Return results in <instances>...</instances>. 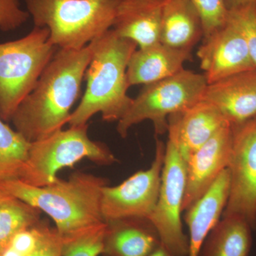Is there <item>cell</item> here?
<instances>
[{
    "label": "cell",
    "mask_w": 256,
    "mask_h": 256,
    "mask_svg": "<svg viewBox=\"0 0 256 256\" xmlns=\"http://www.w3.org/2000/svg\"><path fill=\"white\" fill-rule=\"evenodd\" d=\"M106 222L62 237L63 256H98L104 252Z\"/></svg>",
    "instance_id": "603a6c76"
},
{
    "label": "cell",
    "mask_w": 256,
    "mask_h": 256,
    "mask_svg": "<svg viewBox=\"0 0 256 256\" xmlns=\"http://www.w3.org/2000/svg\"><path fill=\"white\" fill-rule=\"evenodd\" d=\"M207 84L204 74L184 68L168 78L144 85L118 122V133L126 138L133 126L150 120L156 134H164L168 132L169 116L201 100Z\"/></svg>",
    "instance_id": "52a82bcc"
},
{
    "label": "cell",
    "mask_w": 256,
    "mask_h": 256,
    "mask_svg": "<svg viewBox=\"0 0 256 256\" xmlns=\"http://www.w3.org/2000/svg\"><path fill=\"white\" fill-rule=\"evenodd\" d=\"M202 100L220 110L232 126L256 118V68L207 84Z\"/></svg>",
    "instance_id": "5bb4252c"
},
{
    "label": "cell",
    "mask_w": 256,
    "mask_h": 256,
    "mask_svg": "<svg viewBox=\"0 0 256 256\" xmlns=\"http://www.w3.org/2000/svg\"><path fill=\"white\" fill-rule=\"evenodd\" d=\"M41 212L0 191V256L9 246L14 234L40 220Z\"/></svg>",
    "instance_id": "44dd1931"
},
{
    "label": "cell",
    "mask_w": 256,
    "mask_h": 256,
    "mask_svg": "<svg viewBox=\"0 0 256 256\" xmlns=\"http://www.w3.org/2000/svg\"><path fill=\"white\" fill-rule=\"evenodd\" d=\"M90 60L88 44L79 50L57 48L11 119L15 130L28 142L43 139L68 124Z\"/></svg>",
    "instance_id": "6da1fadb"
},
{
    "label": "cell",
    "mask_w": 256,
    "mask_h": 256,
    "mask_svg": "<svg viewBox=\"0 0 256 256\" xmlns=\"http://www.w3.org/2000/svg\"><path fill=\"white\" fill-rule=\"evenodd\" d=\"M122 0H25L34 26L62 50H79L114 26Z\"/></svg>",
    "instance_id": "277c9868"
},
{
    "label": "cell",
    "mask_w": 256,
    "mask_h": 256,
    "mask_svg": "<svg viewBox=\"0 0 256 256\" xmlns=\"http://www.w3.org/2000/svg\"><path fill=\"white\" fill-rule=\"evenodd\" d=\"M233 126L226 124L186 162V182L183 212L212 186L230 162L233 149Z\"/></svg>",
    "instance_id": "7c38bea8"
},
{
    "label": "cell",
    "mask_w": 256,
    "mask_h": 256,
    "mask_svg": "<svg viewBox=\"0 0 256 256\" xmlns=\"http://www.w3.org/2000/svg\"><path fill=\"white\" fill-rule=\"evenodd\" d=\"M192 50L174 48L160 42L136 50L128 63V85H146L178 74L186 62L192 60Z\"/></svg>",
    "instance_id": "9a60e30c"
},
{
    "label": "cell",
    "mask_w": 256,
    "mask_h": 256,
    "mask_svg": "<svg viewBox=\"0 0 256 256\" xmlns=\"http://www.w3.org/2000/svg\"><path fill=\"white\" fill-rule=\"evenodd\" d=\"M50 31L34 26L26 36L0 44V118L11 121L18 105L33 90L56 47Z\"/></svg>",
    "instance_id": "8992f818"
},
{
    "label": "cell",
    "mask_w": 256,
    "mask_h": 256,
    "mask_svg": "<svg viewBox=\"0 0 256 256\" xmlns=\"http://www.w3.org/2000/svg\"><path fill=\"white\" fill-rule=\"evenodd\" d=\"M2 256H25L23 255V254H20V252H16V250H14L12 248L10 247V246H8V248L4 250V252H3L2 255Z\"/></svg>",
    "instance_id": "4dcf8cb0"
},
{
    "label": "cell",
    "mask_w": 256,
    "mask_h": 256,
    "mask_svg": "<svg viewBox=\"0 0 256 256\" xmlns=\"http://www.w3.org/2000/svg\"><path fill=\"white\" fill-rule=\"evenodd\" d=\"M186 182V161L168 141L159 197L149 220L158 230L162 245L173 256H188V236L182 220Z\"/></svg>",
    "instance_id": "ba28073f"
},
{
    "label": "cell",
    "mask_w": 256,
    "mask_h": 256,
    "mask_svg": "<svg viewBox=\"0 0 256 256\" xmlns=\"http://www.w3.org/2000/svg\"><path fill=\"white\" fill-rule=\"evenodd\" d=\"M228 15L242 30L256 68V3L228 12Z\"/></svg>",
    "instance_id": "d4e9b609"
},
{
    "label": "cell",
    "mask_w": 256,
    "mask_h": 256,
    "mask_svg": "<svg viewBox=\"0 0 256 256\" xmlns=\"http://www.w3.org/2000/svg\"><path fill=\"white\" fill-rule=\"evenodd\" d=\"M252 230L240 217H222L207 236L198 256H248Z\"/></svg>",
    "instance_id": "ffe728a7"
},
{
    "label": "cell",
    "mask_w": 256,
    "mask_h": 256,
    "mask_svg": "<svg viewBox=\"0 0 256 256\" xmlns=\"http://www.w3.org/2000/svg\"><path fill=\"white\" fill-rule=\"evenodd\" d=\"M230 174L224 170L215 182L190 208L184 210L188 228V256H198L202 245L212 228L220 222L228 198Z\"/></svg>",
    "instance_id": "2e32d148"
},
{
    "label": "cell",
    "mask_w": 256,
    "mask_h": 256,
    "mask_svg": "<svg viewBox=\"0 0 256 256\" xmlns=\"http://www.w3.org/2000/svg\"><path fill=\"white\" fill-rule=\"evenodd\" d=\"M88 128V124L70 126L30 142L18 180L32 186H46L58 180L60 170L72 168L80 160L88 159L106 166L118 162L106 144L89 138Z\"/></svg>",
    "instance_id": "5b68a950"
},
{
    "label": "cell",
    "mask_w": 256,
    "mask_h": 256,
    "mask_svg": "<svg viewBox=\"0 0 256 256\" xmlns=\"http://www.w3.org/2000/svg\"><path fill=\"white\" fill-rule=\"evenodd\" d=\"M166 144L156 140L154 160L118 186L102 190L100 210L105 222L124 218L150 220L158 202Z\"/></svg>",
    "instance_id": "9c48e42d"
},
{
    "label": "cell",
    "mask_w": 256,
    "mask_h": 256,
    "mask_svg": "<svg viewBox=\"0 0 256 256\" xmlns=\"http://www.w3.org/2000/svg\"><path fill=\"white\" fill-rule=\"evenodd\" d=\"M107 178L76 172L68 180L34 186L18 178L0 182V191L44 212L62 236L105 222L100 210L102 190Z\"/></svg>",
    "instance_id": "3957f363"
},
{
    "label": "cell",
    "mask_w": 256,
    "mask_h": 256,
    "mask_svg": "<svg viewBox=\"0 0 256 256\" xmlns=\"http://www.w3.org/2000/svg\"><path fill=\"white\" fill-rule=\"evenodd\" d=\"M228 198L222 217H240L256 229V118L233 126Z\"/></svg>",
    "instance_id": "30bf717a"
},
{
    "label": "cell",
    "mask_w": 256,
    "mask_h": 256,
    "mask_svg": "<svg viewBox=\"0 0 256 256\" xmlns=\"http://www.w3.org/2000/svg\"><path fill=\"white\" fill-rule=\"evenodd\" d=\"M38 242L34 252L30 256H63L62 237L56 228L40 220L36 225Z\"/></svg>",
    "instance_id": "484cf974"
},
{
    "label": "cell",
    "mask_w": 256,
    "mask_h": 256,
    "mask_svg": "<svg viewBox=\"0 0 256 256\" xmlns=\"http://www.w3.org/2000/svg\"><path fill=\"white\" fill-rule=\"evenodd\" d=\"M196 54L208 84L256 69L242 30L229 15L223 26L204 38Z\"/></svg>",
    "instance_id": "8fae6325"
},
{
    "label": "cell",
    "mask_w": 256,
    "mask_h": 256,
    "mask_svg": "<svg viewBox=\"0 0 256 256\" xmlns=\"http://www.w3.org/2000/svg\"><path fill=\"white\" fill-rule=\"evenodd\" d=\"M164 0H122L112 30L140 48L160 42Z\"/></svg>",
    "instance_id": "e0dca14e"
},
{
    "label": "cell",
    "mask_w": 256,
    "mask_h": 256,
    "mask_svg": "<svg viewBox=\"0 0 256 256\" xmlns=\"http://www.w3.org/2000/svg\"><path fill=\"white\" fill-rule=\"evenodd\" d=\"M149 256H173L162 245L156 248Z\"/></svg>",
    "instance_id": "f546056e"
},
{
    "label": "cell",
    "mask_w": 256,
    "mask_h": 256,
    "mask_svg": "<svg viewBox=\"0 0 256 256\" xmlns=\"http://www.w3.org/2000/svg\"><path fill=\"white\" fill-rule=\"evenodd\" d=\"M204 38L203 23L188 0H164L160 42L171 47L192 50Z\"/></svg>",
    "instance_id": "d6986e66"
},
{
    "label": "cell",
    "mask_w": 256,
    "mask_h": 256,
    "mask_svg": "<svg viewBox=\"0 0 256 256\" xmlns=\"http://www.w3.org/2000/svg\"><path fill=\"white\" fill-rule=\"evenodd\" d=\"M30 146L20 132L0 118V182L18 178Z\"/></svg>",
    "instance_id": "7402d4cb"
},
{
    "label": "cell",
    "mask_w": 256,
    "mask_h": 256,
    "mask_svg": "<svg viewBox=\"0 0 256 256\" xmlns=\"http://www.w3.org/2000/svg\"><path fill=\"white\" fill-rule=\"evenodd\" d=\"M254 3H256V0H226V4L228 12L240 9Z\"/></svg>",
    "instance_id": "f1b7e54d"
},
{
    "label": "cell",
    "mask_w": 256,
    "mask_h": 256,
    "mask_svg": "<svg viewBox=\"0 0 256 256\" xmlns=\"http://www.w3.org/2000/svg\"><path fill=\"white\" fill-rule=\"evenodd\" d=\"M230 124L216 106L201 100L168 118V141L186 162L220 128Z\"/></svg>",
    "instance_id": "4fadbf2b"
},
{
    "label": "cell",
    "mask_w": 256,
    "mask_h": 256,
    "mask_svg": "<svg viewBox=\"0 0 256 256\" xmlns=\"http://www.w3.org/2000/svg\"><path fill=\"white\" fill-rule=\"evenodd\" d=\"M201 16L204 38L223 26L228 18L226 0H188Z\"/></svg>",
    "instance_id": "cb8c5ba5"
},
{
    "label": "cell",
    "mask_w": 256,
    "mask_h": 256,
    "mask_svg": "<svg viewBox=\"0 0 256 256\" xmlns=\"http://www.w3.org/2000/svg\"><path fill=\"white\" fill-rule=\"evenodd\" d=\"M90 60L85 78L86 89L70 116V126L88 124L94 114L102 120L118 122L132 105L128 95L127 69L138 45L119 36L111 28L89 44Z\"/></svg>",
    "instance_id": "7a4b0ae2"
},
{
    "label": "cell",
    "mask_w": 256,
    "mask_h": 256,
    "mask_svg": "<svg viewBox=\"0 0 256 256\" xmlns=\"http://www.w3.org/2000/svg\"><path fill=\"white\" fill-rule=\"evenodd\" d=\"M30 14L22 9L18 0H0V30L8 32L20 28L28 22Z\"/></svg>",
    "instance_id": "4316f807"
},
{
    "label": "cell",
    "mask_w": 256,
    "mask_h": 256,
    "mask_svg": "<svg viewBox=\"0 0 256 256\" xmlns=\"http://www.w3.org/2000/svg\"><path fill=\"white\" fill-rule=\"evenodd\" d=\"M36 225L18 230L12 239L10 246L25 256L31 255L36 249L38 242V232Z\"/></svg>",
    "instance_id": "83f0119b"
},
{
    "label": "cell",
    "mask_w": 256,
    "mask_h": 256,
    "mask_svg": "<svg viewBox=\"0 0 256 256\" xmlns=\"http://www.w3.org/2000/svg\"><path fill=\"white\" fill-rule=\"evenodd\" d=\"M104 256H149L161 245L152 223L144 218L108 220Z\"/></svg>",
    "instance_id": "ac0fdd59"
}]
</instances>
